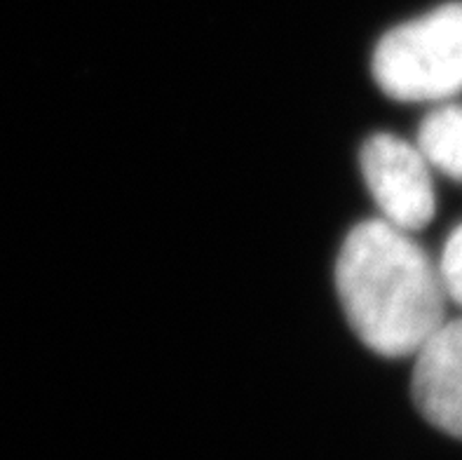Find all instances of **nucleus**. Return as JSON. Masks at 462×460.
<instances>
[{"label": "nucleus", "mask_w": 462, "mask_h": 460, "mask_svg": "<svg viewBox=\"0 0 462 460\" xmlns=\"http://www.w3.org/2000/svg\"><path fill=\"white\" fill-rule=\"evenodd\" d=\"M336 289L352 332L383 357L416 355L446 322L439 266L385 219L362 221L343 239Z\"/></svg>", "instance_id": "f257e3e1"}, {"label": "nucleus", "mask_w": 462, "mask_h": 460, "mask_svg": "<svg viewBox=\"0 0 462 460\" xmlns=\"http://www.w3.org/2000/svg\"><path fill=\"white\" fill-rule=\"evenodd\" d=\"M378 88L397 101H437L462 89V3L387 31L374 52Z\"/></svg>", "instance_id": "f03ea898"}, {"label": "nucleus", "mask_w": 462, "mask_h": 460, "mask_svg": "<svg viewBox=\"0 0 462 460\" xmlns=\"http://www.w3.org/2000/svg\"><path fill=\"white\" fill-rule=\"evenodd\" d=\"M359 164L387 223L413 233L432 221L437 211L434 183L418 146L394 135H375L362 146Z\"/></svg>", "instance_id": "7ed1b4c3"}, {"label": "nucleus", "mask_w": 462, "mask_h": 460, "mask_svg": "<svg viewBox=\"0 0 462 460\" xmlns=\"http://www.w3.org/2000/svg\"><path fill=\"white\" fill-rule=\"evenodd\" d=\"M411 392L422 418L462 439V317L444 322L418 350Z\"/></svg>", "instance_id": "20e7f679"}, {"label": "nucleus", "mask_w": 462, "mask_h": 460, "mask_svg": "<svg viewBox=\"0 0 462 460\" xmlns=\"http://www.w3.org/2000/svg\"><path fill=\"white\" fill-rule=\"evenodd\" d=\"M418 151L430 167L462 181V106H441L422 120L418 129Z\"/></svg>", "instance_id": "39448f33"}, {"label": "nucleus", "mask_w": 462, "mask_h": 460, "mask_svg": "<svg viewBox=\"0 0 462 460\" xmlns=\"http://www.w3.org/2000/svg\"><path fill=\"white\" fill-rule=\"evenodd\" d=\"M439 275L446 296L462 308V223L446 239L439 261Z\"/></svg>", "instance_id": "423d86ee"}]
</instances>
